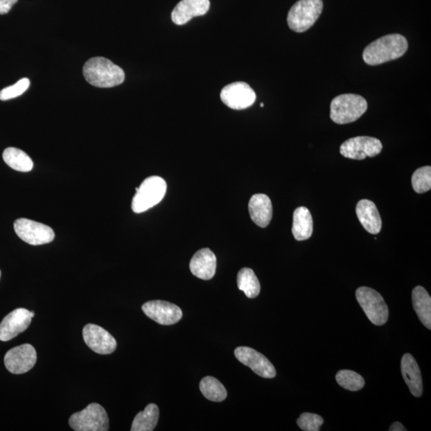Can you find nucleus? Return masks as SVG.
<instances>
[{"label":"nucleus","mask_w":431,"mask_h":431,"mask_svg":"<svg viewBox=\"0 0 431 431\" xmlns=\"http://www.w3.org/2000/svg\"><path fill=\"white\" fill-rule=\"evenodd\" d=\"M407 49V40L404 36L387 35L367 46L362 53V59L367 64L380 65L398 59Z\"/></svg>","instance_id":"obj_1"},{"label":"nucleus","mask_w":431,"mask_h":431,"mask_svg":"<svg viewBox=\"0 0 431 431\" xmlns=\"http://www.w3.org/2000/svg\"><path fill=\"white\" fill-rule=\"evenodd\" d=\"M83 76L91 85L99 88L114 87L125 80L122 68L103 57L89 60L83 67Z\"/></svg>","instance_id":"obj_2"},{"label":"nucleus","mask_w":431,"mask_h":431,"mask_svg":"<svg viewBox=\"0 0 431 431\" xmlns=\"http://www.w3.org/2000/svg\"><path fill=\"white\" fill-rule=\"evenodd\" d=\"M367 109L364 98L358 94H345L335 97L331 103V119L343 125L355 122Z\"/></svg>","instance_id":"obj_3"},{"label":"nucleus","mask_w":431,"mask_h":431,"mask_svg":"<svg viewBox=\"0 0 431 431\" xmlns=\"http://www.w3.org/2000/svg\"><path fill=\"white\" fill-rule=\"evenodd\" d=\"M322 0H299L288 14L289 28L301 33L311 28L322 13Z\"/></svg>","instance_id":"obj_4"},{"label":"nucleus","mask_w":431,"mask_h":431,"mask_svg":"<svg viewBox=\"0 0 431 431\" xmlns=\"http://www.w3.org/2000/svg\"><path fill=\"white\" fill-rule=\"evenodd\" d=\"M167 189V184L162 177L152 176L147 177L136 188V194L132 200L133 211L141 213L153 208L164 198Z\"/></svg>","instance_id":"obj_5"},{"label":"nucleus","mask_w":431,"mask_h":431,"mask_svg":"<svg viewBox=\"0 0 431 431\" xmlns=\"http://www.w3.org/2000/svg\"><path fill=\"white\" fill-rule=\"evenodd\" d=\"M355 297L357 301L373 324L382 326L387 322L388 307L385 299L375 289L360 287L357 289Z\"/></svg>","instance_id":"obj_6"},{"label":"nucleus","mask_w":431,"mask_h":431,"mask_svg":"<svg viewBox=\"0 0 431 431\" xmlns=\"http://www.w3.org/2000/svg\"><path fill=\"white\" fill-rule=\"evenodd\" d=\"M70 427L76 431H107L109 418L106 410L98 403H91L69 419Z\"/></svg>","instance_id":"obj_7"},{"label":"nucleus","mask_w":431,"mask_h":431,"mask_svg":"<svg viewBox=\"0 0 431 431\" xmlns=\"http://www.w3.org/2000/svg\"><path fill=\"white\" fill-rule=\"evenodd\" d=\"M15 232L24 243L31 245L51 243L55 239V232L49 226L26 218L14 223Z\"/></svg>","instance_id":"obj_8"},{"label":"nucleus","mask_w":431,"mask_h":431,"mask_svg":"<svg viewBox=\"0 0 431 431\" xmlns=\"http://www.w3.org/2000/svg\"><path fill=\"white\" fill-rule=\"evenodd\" d=\"M382 145L380 140L372 137H355L344 141L340 146V154L346 159L364 160L380 154Z\"/></svg>","instance_id":"obj_9"},{"label":"nucleus","mask_w":431,"mask_h":431,"mask_svg":"<svg viewBox=\"0 0 431 431\" xmlns=\"http://www.w3.org/2000/svg\"><path fill=\"white\" fill-rule=\"evenodd\" d=\"M256 93L249 84L236 82L229 84L220 92V99L228 107L240 110L250 107L256 101Z\"/></svg>","instance_id":"obj_10"},{"label":"nucleus","mask_w":431,"mask_h":431,"mask_svg":"<svg viewBox=\"0 0 431 431\" xmlns=\"http://www.w3.org/2000/svg\"><path fill=\"white\" fill-rule=\"evenodd\" d=\"M37 353L33 345L26 344L15 346L7 352L4 364L12 374L20 375L33 369L36 364Z\"/></svg>","instance_id":"obj_11"},{"label":"nucleus","mask_w":431,"mask_h":431,"mask_svg":"<svg viewBox=\"0 0 431 431\" xmlns=\"http://www.w3.org/2000/svg\"><path fill=\"white\" fill-rule=\"evenodd\" d=\"M234 354L241 364L249 367L257 376L265 378L276 377L274 366L260 352L249 346H239L235 350Z\"/></svg>","instance_id":"obj_12"},{"label":"nucleus","mask_w":431,"mask_h":431,"mask_svg":"<svg viewBox=\"0 0 431 431\" xmlns=\"http://www.w3.org/2000/svg\"><path fill=\"white\" fill-rule=\"evenodd\" d=\"M82 335L89 348L98 354H112L117 349L116 340L100 326L87 324L83 328Z\"/></svg>","instance_id":"obj_13"},{"label":"nucleus","mask_w":431,"mask_h":431,"mask_svg":"<svg viewBox=\"0 0 431 431\" xmlns=\"http://www.w3.org/2000/svg\"><path fill=\"white\" fill-rule=\"evenodd\" d=\"M144 313L161 325H173L179 322L182 318V309L170 302L164 301H152L143 306Z\"/></svg>","instance_id":"obj_14"},{"label":"nucleus","mask_w":431,"mask_h":431,"mask_svg":"<svg viewBox=\"0 0 431 431\" xmlns=\"http://www.w3.org/2000/svg\"><path fill=\"white\" fill-rule=\"evenodd\" d=\"M33 317L28 310L18 308L9 313L0 324V340L9 341L27 330Z\"/></svg>","instance_id":"obj_15"},{"label":"nucleus","mask_w":431,"mask_h":431,"mask_svg":"<svg viewBox=\"0 0 431 431\" xmlns=\"http://www.w3.org/2000/svg\"><path fill=\"white\" fill-rule=\"evenodd\" d=\"M209 8V0H182L173 10V22L177 25L186 24L194 17L206 15Z\"/></svg>","instance_id":"obj_16"},{"label":"nucleus","mask_w":431,"mask_h":431,"mask_svg":"<svg viewBox=\"0 0 431 431\" xmlns=\"http://www.w3.org/2000/svg\"><path fill=\"white\" fill-rule=\"evenodd\" d=\"M193 275L204 281L211 280L217 270V257L209 249H202L196 252L189 263Z\"/></svg>","instance_id":"obj_17"},{"label":"nucleus","mask_w":431,"mask_h":431,"mask_svg":"<svg viewBox=\"0 0 431 431\" xmlns=\"http://www.w3.org/2000/svg\"><path fill=\"white\" fill-rule=\"evenodd\" d=\"M401 371L410 392L415 397H421L423 390L421 371L416 360L411 354L407 353L403 356Z\"/></svg>","instance_id":"obj_18"},{"label":"nucleus","mask_w":431,"mask_h":431,"mask_svg":"<svg viewBox=\"0 0 431 431\" xmlns=\"http://www.w3.org/2000/svg\"><path fill=\"white\" fill-rule=\"evenodd\" d=\"M249 211L252 222L259 227H267L272 218V204L270 198L265 194H255L250 199Z\"/></svg>","instance_id":"obj_19"},{"label":"nucleus","mask_w":431,"mask_h":431,"mask_svg":"<svg viewBox=\"0 0 431 431\" xmlns=\"http://www.w3.org/2000/svg\"><path fill=\"white\" fill-rule=\"evenodd\" d=\"M356 214L367 232L378 234L382 229V219L375 203L369 200H361L356 206Z\"/></svg>","instance_id":"obj_20"},{"label":"nucleus","mask_w":431,"mask_h":431,"mask_svg":"<svg viewBox=\"0 0 431 431\" xmlns=\"http://www.w3.org/2000/svg\"><path fill=\"white\" fill-rule=\"evenodd\" d=\"M292 232L297 240L302 241L311 238L313 233V220L306 207H299L293 213Z\"/></svg>","instance_id":"obj_21"},{"label":"nucleus","mask_w":431,"mask_h":431,"mask_svg":"<svg viewBox=\"0 0 431 431\" xmlns=\"http://www.w3.org/2000/svg\"><path fill=\"white\" fill-rule=\"evenodd\" d=\"M412 302L415 313L420 322L429 330L431 329V298L422 286L413 289Z\"/></svg>","instance_id":"obj_22"},{"label":"nucleus","mask_w":431,"mask_h":431,"mask_svg":"<svg viewBox=\"0 0 431 431\" xmlns=\"http://www.w3.org/2000/svg\"><path fill=\"white\" fill-rule=\"evenodd\" d=\"M159 419V409L156 404L151 403L143 412L136 415L131 430L152 431L156 428Z\"/></svg>","instance_id":"obj_23"},{"label":"nucleus","mask_w":431,"mask_h":431,"mask_svg":"<svg viewBox=\"0 0 431 431\" xmlns=\"http://www.w3.org/2000/svg\"><path fill=\"white\" fill-rule=\"evenodd\" d=\"M3 159L12 169L19 172H29L33 169L34 163L23 150L9 147L3 151Z\"/></svg>","instance_id":"obj_24"},{"label":"nucleus","mask_w":431,"mask_h":431,"mask_svg":"<svg viewBox=\"0 0 431 431\" xmlns=\"http://www.w3.org/2000/svg\"><path fill=\"white\" fill-rule=\"evenodd\" d=\"M238 286L240 290L244 292L246 297L250 299L258 297L261 292L258 278L249 267H244L238 272Z\"/></svg>","instance_id":"obj_25"},{"label":"nucleus","mask_w":431,"mask_h":431,"mask_svg":"<svg viewBox=\"0 0 431 431\" xmlns=\"http://www.w3.org/2000/svg\"><path fill=\"white\" fill-rule=\"evenodd\" d=\"M200 390L203 396L213 402H222L227 397V391L217 378L207 376L200 382Z\"/></svg>","instance_id":"obj_26"},{"label":"nucleus","mask_w":431,"mask_h":431,"mask_svg":"<svg viewBox=\"0 0 431 431\" xmlns=\"http://www.w3.org/2000/svg\"><path fill=\"white\" fill-rule=\"evenodd\" d=\"M335 378L340 387L351 392L360 391L365 386L364 378L353 371L341 370Z\"/></svg>","instance_id":"obj_27"},{"label":"nucleus","mask_w":431,"mask_h":431,"mask_svg":"<svg viewBox=\"0 0 431 431\" xmlns=\"http://www.w3.org/2000/svg\"><path fill=\"white\" fill-rule=\"evenodd\" d=\"M414 191L418 193L428 192L431 188V168L424 166L413 173L412 179Z\"/></svg>","instance_id":"obj_28"},{"label":"nucleus","mask_w":431,"mask_h":431,"mask_svg":"<svg viewBox=\"0 0 431 431\" xmlns=\"http://www.w3.org/2000/svg\"><path fill=\"white\" fill-rule=\"evenodd\" d=\"M324 424V419L317 414L303 413L297 419L299 428L304 431H319Z\"/></svg>","instance_id":"obj_29"},{"label":"nucleus","mask_w":431,"mask_h":431,"mask_svg":"<svg viewBox=\"0 0 431 431\" xmlns=\"http://www.w3.org/2000/svg\"><path fill=\"white\" fill-rule=\"evenodd\" d=\"M30 80L27 78H22L12 86L3 89L0 91V100L6 101V100L17 98L28 90L30 87Z\"/></svg>","instance_id":"obj_30"},{"label":"nucleus","mask_w":431,"mask_h":431,"mask_svg":"<svg viewBox=\"0 0 431 431\" xmlns=\"http://www.w3.org/2000/svg\"><path fill=\"white\" fill-rule=\"evenodd\" d=\"M18 0H0V15L8 14Z\"/></svg>","instance_id":"obj_31"},{"label":"nucleus","mask_w":431,"mask_h":431,"mask_svg":"<svg viewBox=\"0 0 431 431\" xmlns=\"http://www.w3.org/2000/svg\"><path fill=\"white\" fill-rule=\"evenodd\" d=\"M390 431H406L407 429L404 428V425L398 422L394 423L391 428H389Z\"/></svg>","instance_id":"obj_32"},{"label":"nucleus","mask_w":431,"mask_h":431,"mask_svg":"<svg viewBox=\"0 0 431 431\" xmlns=\"http://www.w3.org/2000/svg\"><path fill=\"white\" fill-rule=\"evenodd\" d=\"M30 317L33 318L35 317V313L34 312H30Z\"/></svg>","instance_id":"obj_33"},{"label":"nucleus","mask_w":431,"mask_h":431,"mask_svg":"<svg viewBox=\"0 0 431 431\" xmlns=\"http://www.w3.org/2000/svg\"><path fill=\"white\" fill-rule=\"evenodd\" d=\"M261 107H264V103H261Z\"/></svg>","instance_id":"obj_34"},{"label":"nucleus","mask_w":431,"mask_h":431,"mask_svg":"<svg viewBox=\"0 0 431 431\" xmlns=\"http://www.w3.org/2000/svg\"><path fill=\"white\" fill-rule=\"evenodd\" d=\"M0 277H1V272H0Z\"/></svg>","instance_id":"obj_35"}]
</instances>
